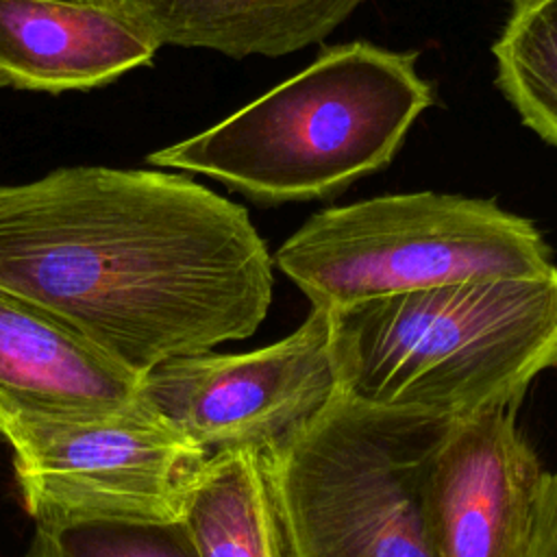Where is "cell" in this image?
Segmentation results:
<instances>
[{"mask_svg": "<svg viewBox=\"0 0 557 557\" xmlns=\"http://www.w3.org/2000/svg\"><path fill=\"white\" fill-rule=\"evenodd\" d=\"M24 557H198L178 520H87L37 524Z\"/></svg>", "mask_w": 557, "mask_h": 557, "instance_id": "obj_14", "label": "cell"}, {"mask_svg": "<svg viewBox=\"0 0 557 557\" xmlns=\"http://www.w3.org/2000/svg\"><path fill=\"white\" fill-rule=\"evenodd\" d=\"M159 48L233 59L283 57L324 41L366 0H107Z\"/></svg>", "mask_w": 557, "mask_h": 557, "instance_id": "obj_11", "label": "cell"}, {"mask_svg": "<svg viewBox=\"0 0 557 557\" xmlns=\"http://www.w3.org/2000/svg\"><path fill=\"white\" fill-rule=\"evenodd\" d=\"M453 422L337 392L263 455L285 557H437L429 483Z\"/></svg>", "mask_w": 557, "mask_h": 557, "instance_id": "obj_4", "label": "cell"}, {"mask_svg": "<svg viewBox=\"0 0 557 557\" xmlns=\"http://www.w3.org/2000/svg\"><path fill=\"white\" fill-rule=\"evenodd\" d=\"M518 557H557V470L544 472Z\"/></svg>", "mask_w": 557, "mask_h": 557, "instance_id": "obj_15", "label": "cell"}, {"mask_svg": "<svg viewBox=\"0 0 557 557\" xmlns=\"http://www.w3.org/2000/svg\"><path fill=\"white\" fill-rule=\"evenodd\" d=\"M139 379L59 315L0 285V424L128 407Z\"/></svg>", "mask_w": 557, "mask_h": 557, "instance_id": "obj_9", "label": "cell"}, {"mask_svg": "<svg viewBox=\"0 0 557 557\" xmlns=\"http://www.w3.org/2000/svg\"><path fill=\"white\" fill-rule=\"evenodd\" d=\"M544 472L513 409L455 420L429 483L437 557H518Z\"/></svg>", "mask_w": 557, "mask_h": 557, "instance_id": "obj_8", "label": "cell"}, {"mask_svg": "<svg viewBox=\"0 0 557 557\" xmlns=\"http://www.w3.org/2000/svg\"><path fill=\"white\" fill-rule=\"evenodd\" d=\"M492 54L505 100L527 128L557 148V0H509Z\"/></svg>", "mask_w": 557, "mask_h": 557, "instance_id": "obj_13", "label": "cell"}, {"mask_svg": "<svg viewBox=\"0 0 557 557\" xmlns=\"http://www.w3.org/2000/svg\"><path fill=\"white\" fill-rule=\"evenodd\" d=\"M0 433L37 524L178 520L209 457L137 398L109 413L11 420Z\"/></svg>", "mask_w": 557, "mask_h": 557, "instance_id": "obj_6", "label": "cell"}, {"mask_svg": "<svg viewBox=\"0 0 557 557\" xmlns=\"http://www.w3.org/2000/svg\"><path fill=\"white\" fill-rule=\"evenodd\" d=\"M329 311L274 344L248 352L168 359L139 379L137 400L207 455L272 453L339 392L329 346Z\"/></svg>", "mask_w": 557, "mask_h": 557, "instance_id": "obj_7", "label": "cell"}, {"mask_svg": "<svg viewBox=\"0 0 557 557\" xmlns=\"http://www.w3.org/2000/svg\"><path fill=\"white\" fill-rule=\"evenodd\" d=\"M272 265L248 211L183 174L74 165L0 183V285L137 376L250 337Z\"/></svg>", "mask_w": 557, "mask_h": 557, "instance_id": "obj_1", "label": "cell"}, {"mask_svg": "<svg viewBox=\"0 0 557 557\" xmlns=\"http://www.w3.org/2000/svg\"><path fill=\"white\" fill-rule=\"evenodd\" d=\"M337 387L352 400L463 420L513 409L557 368V268L437 285L329 311Z\"/></svg>", "mask_w": 557, "mask_h": 557, "instance_id": "obj_2", "label": "cell"}, {"mask_svg": "<svg viewBox=\"0 0 557 557\" xmlns=\"http://www.w3.org/2000/svg\"><path fill=\"white\" fill-rule=\"evenodd\" d=\"M181 520L198 557H285L261 453L209 455L191 483Z\"/></svg>", "mask_w": 557, "mask_h": 557, "instance_id": "obj_12", "label": "cell"}, {"mask_svg": "<svg viewBox=\"0 0 557 557\" xmlns=\"http://www.w3.org/2000/svg\"><path fill=\"white\" fill-rule=\"evenodd\" d=\"M315 309L450 283L553 272L533 220L492 200L440 191L385 194L326 207L272 259Z\"/></svg>", "mask_w": 557, "mask_h": 557, "instance_id": "obj_5", "label": "cell"}, {"mask_svg": "<svg viewBox=\"0 0 557 557\" xmlns=\"http://www.w3.org/2000/svg\"><path fill=\"white\" fill-rule=\"evenodd\" d=\"M157 50L107 0H0V89H91L150 65Z\"/></svg>", "mask_w": 557, "mask_h": 557, "instance_id": "obj_10", "label": "cell"}, {"mask_svg": "<svg viewBox=\"0 0 557 557\" xmlns=\"http://www.w3.org/2000/svg\"><path fill=\"white\" fill-rule=\"evenodd\" d=\"M416 61L363 39L322 48L302 72L148 163L205 174L259 205L335 196L387 168L433 107Z\"/></svg>", "mask_w": 557, "mask_h": 557, "instance_id": "obj_3", "label": "cell"}]
</instances>
